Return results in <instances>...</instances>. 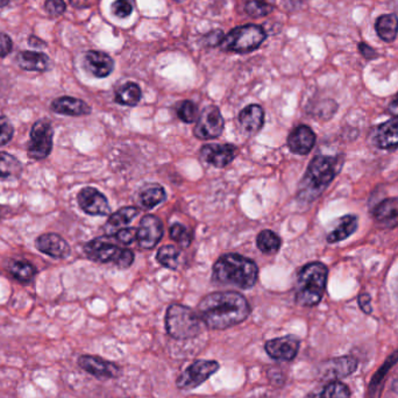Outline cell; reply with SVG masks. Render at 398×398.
I'll return each instance as SVG.
<instances>
[{
    "label": "cell",
    "instance_id": "cell-50",
    "mask_svg": "<svg viewBox=\"0 0 398 398\" xmlns=\"http://www.w3.org/2000/svg\"><path fill=\"white\" fill-rule=\"evenodd\" d=\"M10 4V0H0V9L7 6Z\"/></svg>",
    "mask_w": 398,
    "mask_h": 398
},
{
    "label": "cell",
    "instance_id": "cell-24",
    "mask_svg": "<svg viewBox=\"0 0 398 398\" xmlns=\"http://www.w3.org/2000/svg\"><path fill=\"white\" fill-rule=\"evenodd\" d=\"M139 214V210L134 206H127L120 209L116 214H112L106 223L104 225V231L107 236H114L118 231L125 228L131 221Z\"/></svg>",
    "mask_w": 398,
    "mask_h": 398
},
{
    "label": "cell",
    "instance_id": "cell-34",
    "mask_svg": "<svg viewBox=\"0 0 398 398\" xmlns=\"http://www.w3.org/2000/svg\"><path fill=\"white\" fill-rule=\"evenodd\" d=\"M181 252L177 247L167 245L160 248L156 255V260L160 265L168 269H176L178 267V259H179Z\"/></svg>",
    "mask_w": 398,
    "mask_h": 398
},
{
    "label": "cell",
    "instance_id": "cell-4",
    "mask_svg": "<svg viewBox=\"0 0 398 398\" xmlns=\"http://www.w3.org/2000/svg\"><path fill=\"white\" fill-rule=\"evenodd\" d=\"M328 269L321 262L305 265L298 274L296 285V302L302 306H316L319 304L326 289Z\"/></svg>",
    "mask_w": 398,
    "mask_h": 398
},
{
    "label": "cell",
    "instance_id": "cell-35",
    "mask_svg": "<svg viewBox=\"0 0 398 398\" xmlns=\"http://www.w3.org/2000/svg\"><path fill=\"white\" fill-rule=\"evenodd\" d=\"M316 398H350V388L345 383L332 381Z\"/></svg>",
    "mask_w": 398,
    "mask_h": 398
},
{
    "label": "cell",
    "instance_id": "cell-44",
    "mask_svg": "<svg viewBox=\"0 0 398 398\" xmlns=\"http://www.w3.org/2000/svg\"><path fill=\"white\" fill-rule=\"evenodd\" d=\"M223 36L225 35H223L221 31H214V32L206 34L204 39L206 41V45H211V47H216V45L223 43Z\"/></svg>",
    "mask_w": 398,
    "mask_h": 398
},
{
    "label": "cell",
    "instance_id": "cell-18",
    "mask_svg": "<svg viewBox=\"0 0 398 398\" xmlns=\"http://www.w3.org/2000/svg\"><path fill=\"white\" fill-rule=\"evenodd\" d=\"M316 143V134L306 125H299L290 133L288 138V147L294 154L306 155L314 148Z\"/></svg>",
    "mask_w": 398,
    "mask_h": 398
},
{
    "label": "cell",
    "instance_id": "cell-12",
    "mask_svg": "<svg viewBox=\"0 0 398 398\" xmlns=\"http://www.w3.org/2000/svg\"><path fill=\"white\" fill-rule=\"evenodd\" d=\"M163 236L162 221L153 214H147L140 221L136 240L139 246L145 250H152Z\"/></svg>",
    "mask_w": 398,
    "mask_h": 398
},
{
    "label": "cell",
    "instance_id": "cell-8",
    "mask_svg": "<svg viewBox=\"0 0 398 398\" xmlns=\"http://www.w3.org/2000/svg\"><path fill=\"white\" fill-rule=\"evenodd\" d=\"M54 147V128L48 119L36 120L32 126L27 153L34 161L47 159Z\"/></svg>",
    "mask_w": 398,
    "mask_h": 398
},
{
    "label": "cell",
    "instance_id": "cell-7",
    "mask_svg": "<svg viewBox=\"0 0 398 398\" xmlns=\"http://www.w3.org/2000/svg\"><path fill=\"white\" fill-rule=\"evenodd\" d=\"M265 32L262 27L256 25H245L236 27L223 36L221 47L227 52L245 54L253 52L265 41Z\"/></svg>",
    "mask_w": 398,
    "mask_h": 398
},
{
    "label": "cell",
    "instance_id": "cell-2",
    "mask_svg": "<svg viewBox=\"0 0 398 398\" xmlns=\"http://www.w3.org/2000/svg\"><path fill=\"white\" fill-rule=\"evenodd\" d=\"M343 156H314L298 189V199L314 201L326 190L343 167Z\"/></svg>",
    "mask_w": 398,
    "mask_h": 398
},
{
    "label": "cell",
    "instance_id": "cell-36",
    "mask_svg": "<svg viewBox=\"0 0 398 398\" xmlns=\"http://www.w3.org/2000/svg\"><path fill=\"white\" fill-rule=\"evenodd\" d=\"M170 238H172L175 243H177L179 246L183 248H188L192 245V236L190 231L182 225V223H175L170 227Z\"/></svg>",
    "mask_w": 398,
    "mask_h": 398
},
{
    "label": "cell",
    "instance_id": "cell-28",
    "mask_svg": "<svg viewBox=\"0 0 398 398\" xmlns=\"http://www.w3.org/2000/svg\"><path fill=\"white\" fill-rule=\"evenodd\" d=\"M375 31L385 43L395 41L398 34V16L394 13L379 16L376 20Z\"/></svg>",
    "mask_w": 398,
    "mask_h": 398
},
{
    "label": "cell",
    "instance_id": "cell-20",
    "mask_svg": "<svg viewBox=\"0 0 398 398\" xmlns=\"http://www.w3.org/2000/svg\"><path fill=\"white\" fill-rule=\"evenodd\" d=\"M84 67L94 77L105 78L114 72V61L105 52L90 50L85 54Z\"/></svg>",
    "mask_w": 398,
    "mask_h": 398
},
{
    "label": "cell",
    "instance_id": "cell-23",
    "mask_svg": "<svg viewBox=\"0 0 398 398\" xmlns=\"http://www.w3.org/2000/svg\"><path fill=\"white\" fill-rule=\"evenodd\" d=\"M240 125L250 134H256L265 123V111L256 104L245 107L239 114Z\"/></svg>",
    "mask_w": 398,
    "mask_h": 398
},
{
    "label": "cell",
    "instance_id": "cell-52",
    "mask_svg": "<svg viewBox=\"0 0 398 398\" xmlns=\"http://www.w3.org/2000/svg\"><path fill=\"white\" fill-rule=\"evenodd\" d=\"M177 1H181V0H177Z\"/></svg>",
    "mask_w": 398,
    "mask_h": 398
},
{
    "label": "cell",
    "instance_id": "cell-15",
    "mask_svg": "<svg viewBox=\"0 0 398 398\" xmlns=\"http://www.w3.org/2000/svg\"><path fill=\"white\" fill-rule=\"evenodd\" d=\"M299 346L301 343L297 338L285 336L267 341L265 350L272 359L279 361H292L297 356Z\"/></svg>",
    "mask_w": 398,
    "mask_h": 398
},
{
    "label": "cell",
    "instance_id": "cell-25",
    "mask_svg": "<svg viewBox=\"0 0 398 398\" xmlns=\"http://www.w3.org/2000/svg\"><path fill=\"white\" fill-rule=\"evenodd\" d=\"M375 143L381 149L398 147V120H392L380 125L376 130Z\"/></svg>",
    "mask_w": 398,
    "mask_h": 398
},
{
    "label": "cell",
    "instance_id": "cell-40",
    "mask_svg": "<svg viewBox=\"0 0 398 398\" xmlns=\"http://www.w3.org/2000/svg\"><path fill=\"white\" fill-rule=\"evenodd\" d=\"M112 12H114V16L121 18V19L127 18L132 14V4H131L130 0H116L112 4Z\"/></svg>",
    "mask_w": 398,
    "mask_h": 398
},
{
    "label": "cell",
    "instance_id": "cell-33",
    "mask_svg": "<svg viewBox=\"0 0 398 398\" xmlns=\"http://www.w3.org/2000/svg\"><path fill=\"white\" fill-rule=\"evenodd\" d=\"M398 361V350H395L392 355H389L383 363L382 366L380 367L379 370L375 372V375L372 376V380H370V385H369V396L372 397L374 394H375L376 390L379 388L380 385L382 382L383 379H385V375L388 374L389 370L395 366Z\"/></svg>",
    "mask_w": 398,
    "mask_h": 398
},
{
    "label": "cell",
    "instance_id": "cell-39",
    "mask_svg": "<svg viewBox=\"0 0 398 398\" xmlns=\"http://www.w3.org/2000/svg\"><path fill=\"white\" fill-rule=\"evenodd\" d=\"M14 127L7 117H0V147L6 146L13 139Z\"/></svg>",
    "mask_w": 398,
    "mask_h": 398
},
{
    "label": "cell",
    "instance_id": "cell-38",
    "mask_svg": "<svg viewBox=\"0 0 398 398\" xmlns=\"http://www.w3.org/2000/svg\"><path fill=\"white\" fill-rule=\"evenodd\" d=\"M177 116L185 123H192L197 119L198 110L196 104L192 101H182L177 107Z\"/></svg>",
    "mask_w": 398,
    "mask_h": 398
},
{
    "label": "cell",
    "instance_id": "cell-29",
    "mask_svg": "<svg viewBox=\"0 0 398 398\" xmlns=\"http://www.w3.org/2000/svg\"><path fill=\"white\" fill-rule=\"evenodd\" d=\"M23 167L16 156L0 152V179H16L23 174Z\"/></svg>",
    "mask_w": 398,
    "mask_h": 398
},
{
    "label": "cell",
    "instance_id": "cell-31",
    "mask_svg": "<svg viewBox=\"0 0 398 398\" xmlns=\"http://www.w3.org/2000/svg\"><path fill=\"white\" fill-rule=\"evenodd\" d=\"M167 197L165 189L159 184H149L140 194V201L145 209L149 210L162 203Z\"/></svg>",
    "mask_w": 398,
    "mask_h": 398
},
{
    "label": "cell",
    "instance_id": "cell-10",
    "mask_svg": "<svg viewBox=\"0 0 398 398\" xmlns=\"http://www.w3.org/2000/svg\"><path fill=\"white\" fill-rule=\"evenodd\" d=\"M223 131V118L221 110L214 105L205 107L194 126V136L201 140L216 139Z\"/></svg>",
    "mask_w": 398,
    "mask_h": 398
},
{
    "label": "cell",
    "instance_id": "cell-41",
    "mask_svg": "<svg viewBox=\"0 0 398 398\" xmlns=\"http://www.w3.org/2000/svg\"><path fill=\"white\" fill-rule=\"evenodd\" d=\"M45 10L50 16H62L67 10L65 0H47L45 3Z\"/></svg>",
    "mask_w": 398,
    "mask_h": 398
},
{
    "label": "cell",
    "instance_id": "cell-16",
    "mask_svg": "<svg viewBox=\"0 0 398 398\" xmlns=\"http://www.w3.org/2000/svg\"><path fill=\"white\" fill-rule=\"evenodd\" d=\"M36 250L52 259L62 260L68 258L72 248L67 240L57 233H43L35 240Z\"/></svg>",
    "mask_w": 398,
    "mask_h": 398
},
{
    "label": "cell",
    "instance_id": "cell-21",
    "mask_svg": "<svg viewBox=\"0 0 398 398\" xmlns=\"http://www.w3.org/2000/svg\"><path fill=\"white\" fill-rule=\"evenodd\" d=\"M372 217L382 228H395L398 226V198H388L381 201L372 210Z\"/></svg>",
    "mask_w": 398,
    "mask_h": 398
},
{
    "label": "cell",
    "instance_id": "cell-42",
    "mask_svg": "<svg viewBox=\"0 0 398 398\" xmlns=\"http://www.w3.org/2000/svg\"><path fill=\"white\" fill-rule=\"evenodd\" d=\"M136 236H138V230L127 227V228H121L118 231L112 238H116L118 243H123V245H130L136 239Z\"/></svg>",
    "mask_w": 398,
    "mask_h": 398
},
{
    "label": "cell",
    "instance_id": "cell-19",
    "mask_svg": "<svg viewBox=\"0 0 398 398\" xmlns=\"http://www.w3.org/2000/svg\"><path fill=\"white\" fill-rule=\"evenodd\" d=\"M50 110L54 114H62V116H69V117H82V116H89L91 114V107L89 104L85 103L78 98L63 97L56 98L50 104Z\"/></svg>",
    "mask_w": 398,
    "mask_h": 398
},
{
    "label": "cell",
    "instance_id": "cell-45",
    "mask_svg": "<svg viewBox=\"0 0 398 398\" xmlns=\"http://www.w3.org/2000/svg\"><path fill=\"white\" fill-rule=\"evenodd\" d=\"M358 301H359L360 309H361L365 314H372V303H370V302H372V297H370L368 294H365V292H363V294H360Z\"/></svg>",
    "mask_w": 398,
    "mask_h": 398
},
{
    "label": "cell",
    "instance_id": "cell-26",
    "mask_svg": "<svg viewBox=\"0 0 398 398\" xmlns=\"http://www.w3.org/2000/svg\"><path fill=\"white\" fill-rule=\"evenodd\" d=\"M7 270L16 281L27 284L35 279L38 269L27 260H10L7 263Z\"/></svg>",
    "mask_w": 398,
    "mask_h": 398
},
{
    "label": "cell",
    "instance_id": "cell-22",
    "mask_svg": "<svg viewBox=\"0 0 398 398\" xmlns=\"http://www.w3.org/2000/svg\"><path fill=\"white\" fill-rule=\"evenodd\" d=\"M18 65L26 72H45L50 68V59L39 52H20L16 56Z\"/></svg>",
    "mask_w": 398,
    "mask_h": 398
},
{
    "label": "cell",
    "instance_id": "cell-6",
    "mask_svg": "<svg viewBox=\"0 0 398 398\" xmlns=\"http://www.w3.org/2000/svg\"><path fill=\"white\" fill-rule=\"evenodd\" d=\"M85 255L98 263L112 262L119 268H128L134 261L132 250H121L110 240V236H101L91 240L84 246Z\"/></svg>",
    "mask_w": 398,
    "mask_h": 398
},
{
    "label": "cell",
    "instance_id": "cell-48",
    "mask_svg": "<svg viewBox=\"0 0 398 398\" xmlns=\"http://www.w3.org/2000/svg\"><path fill=\"white\" fill-rule=\"evenodd\" d=\"M388 112L392 114V117L398 118V94L392 99V103L389 104Z\"/></svg>",
    "mask_w": 398,
    "mask_h": 398
},
{
    "label": "cell",
    "instance_id": "cell-30",
    "mask_svg": "<svg viewBox=\"0 0 398 398\" xmlns=\"http://www.w3.org/2000/svg\"><path fill=\"white\" fill-rule=\"evenodd\" d=\"M141 89L136 83H127L116 92V101L120 105L136 106L141 101Z\"/></svg>",
    "mask_w": 398,
    "mask_h": 398
},
{
    "label": "cell",
    "instance_id": "cell-27",
    "mask_svg": "<svg viewBox=\"0 0 398 398\" xmlns=\"http://www.w3.org/2000/svg\"><path fill=\"white\" fill-rule=\"evenodd\" d=\"M358 218L353 214H347L340 218L337 226L327 236V243H336L350 238L358 228Z\"/></svg>",
    "mask_w": 398,
    "mask_h": 398
},
{
    "label": "cell",
    "instance_id": "cell-11",
    "mask_svg": "<svg viewBox=\"0 0 398 398\" xmlns=\"http://www.w3.org/2000/svg\"><path fill=\"white\" fill-rule=\"evenodd\" d=\"M77 203L82 211L89 216H109L111 212L110 204L107 198L97 189H82L77 194Z\"/></svg>",
    "mask_w": 398,
    "mask_h": 398
},
{
    "label": "cell",
    "instance_id": "cell-43",
    "mask_svg": "<svg viewBox=\"0 0 398 398\" xmlns=\"http://www.w3.org/2000/svg\"><path fill=\"white\" fill-rule=\"evenodd\" d=\"M13 49V41L5 33H0V57L9 55Z\"/></svg>",
    "mask_w": 398,
    "mask_h": 398
},
{
    "label": "cell",
    "instance_id": "cell-5",
    "mask_svg": "<svg viewBox=\"0 0 398 398\" xmlns=\"http://www.w3.org/2000/svg\"><path fill=\"white\" fill-rule=\"evenodd\" d=\"M201 318L194 310L181 304L170 305L165 314V328L170 337L188 340L201 332Z\"/></svg>",
    "mask_w": 398,
    "mask_h": 398
},
{
    "label": "cell",
    "instance_id": "cell-3",
    "mask_svg": "<svg viewBox=\"0 0 398 398\" xmlns=\"http://www.w3.org/2000/svg\"><path fill=\"white\" fill-rule=\"evenodd\" d=\"M259 268L253 260L240 254H225L214 265V281L236 288L250 289L255 285Z\"/></svg>",
    "mask_w": 398,
    "mask_h": 398
},
{
    "label": "cell",
    "instance_id": "cell-46",
    "mask_svg": "<svg viewBox=\"0 0 398 398\" xmlns=\"http://www.w3.org/2000/svg\"><path fill=\"white\" fill-rule=\"evenodd\" d=\"M359 52H361V55L366 60H374L379 56L375 49H372V47L367 45L366 43H359Z\"/></svg>",
    "mask_w": 398,
    "mask_h": 398
},
{
    "label": "cell",
    "instance_id": "cell-1",
    "mask_svg": "<svg viewBox=\"0 0 398 398\" xmlns=\"http://www.w3.org/2000/svg\"><path fill=\"white\" fill-rule=\"evenodd\" d=\"M250 306L246 298L236 292H214L198 304V316L211 330H225L246 321Z\"/></svg>",
    "mask_w": 398,
    "mask_h": 398
},
{
    "label": "cell",
    "instance_id": "cell-13",
    "mask_svg": "<svg viewBox=\"0 0 398 398\" xmlns=\"http://www.w3.org/2000/svg\"><path fill=\"white\" fill-rule=\"evenodd\" d=\"M78 366L99 380L116 379L120 374L117 365L101 359L99 356L82 355L78 358Z\"/></svg>",
    "mask_w": 398,
    "mask_h": 398
},
{
    "label": "cell",
    "instance_id": "cell-32",
    "mask_svg": "<svg viewBox=\"0 0 398 398\" xmlns=\"http://www.w3.org/2000/svg\"><path fill=\"white\" fill-rule=\"evenodd\" d=\"M256 245L263 254L274 255L279 252L280 247H281V239L272 231L265 230L260 232L259 236L256 238Z\"/></svg>",
    "mask_w": 398,
    "mask_h": 398
},
{
    "label": "cell",
    "instance_id": "cell-9",
    "mask_svg": "<svg viewBox=\"0 0 398 398\" xmlns=\"http://www.w3.org/2000/svg\"><path fill=\"white\" fill-rule=\"evenodd\" d=\"M219 363L214 360H197L185 369L177 379L178 389L192 390L210 379L214 372L219 369Z\"/></svg>",
    "mask_w": 398,
    "mask_h": 398
},
{
    "label": "cell",
    "instance_id": "cell-14",
    "mask_svg": "<svg viewBox=\"0 0 398 398\" xmlns=\"http://www.w3.org/2000/svg\"><path fill=\"white\" fill-rule=\"evenodd\" d=\"M238 152H239L238 147L231 143H223V145L211 143L201 149V159L214 167L223 168L236 159Z\"/></svg>",
    "mask_w": 398,
    "mask_h": 398
},
{
    "label": "cell",
    "instance_id": "cell-51",
    "mask_svg": "<svg viewBox=\"0 0 398 398\" xmlns=\"http://www.w3.org/2000/svg\"><path fill=\"white\" fill-rule=\"evenodd\" d=\"M1 218H3V207L0 206V221H1Z\"/></svg>",
    "mask_w": 398,
    "mask_h": 398
},
{
    "label": "cell",
    "instance_id": "cell-47",
    "mask_svg": "<svg viewBox=\"0 0 398 398\" xmlns=\"http://www.w3.org/2000/svg\"><path fill=\"white\" fill-rule=\"evenodd\" d=\"M96 3L97 0H70V4L76 9H89Z\"/></svg>",
    "mask_w": 398,
    "mask_h": 398
},
{
    "label": "cell",
    "instance_id": "cell-37",
    "mask_svg": "<svg viewBox=\"0 0 398 398\" xmlns=\"http://www.w3.org/2000/svg\"><path fill=\"white\" fill-rule=\"evenodd\" d=\"M247 14L254 18L268 16L272 12V6L267 0H248L246 3Z\"/></svg>",
    "mask_w": 398,
    "mask_h": 398
},
{
    "label": "cell",
    "instance_id": "cell-49",
    "mask_svg": "<svg viewBox=\"0 0 398 398\" xmlns=\"http://www.w3.org/2000/svg\"><path fill=\"white\" fill-rule=\"evenodd\" d=\"M28 43H30L31 47H34V48H43L45 47V41L38 38V36H31L28 39Z\"/></svg>",
    "mask_w": 398,
    "mask_h": 398
},
{
    "label": "cell",
    "instance_id": "cell-17",
    "mask_svg": "<svg viewBox=\"0 0 398 398\" xmlns=\"http://www.w3.org/2000/svg\"><path fill=\"white\" fill-rule=\"evenodd\" d=\"M358 368V360L353 356H340L330 360L321 367V375L328 381H338L346 376L350 375Z\"/></svg>",
    "mask_w": 398,
    "mask_h": 398
}]
</instances>
